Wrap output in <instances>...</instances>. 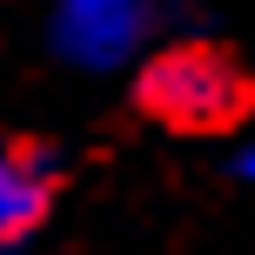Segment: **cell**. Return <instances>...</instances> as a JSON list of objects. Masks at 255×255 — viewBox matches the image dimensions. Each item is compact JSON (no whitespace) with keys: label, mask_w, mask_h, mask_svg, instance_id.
I'll return each instance as SVG.
<instances>
[{"label":"cell","mask_w":255,"mask_h":255,"mask_svg":"<svg viewBox=\"0 0 255 255\" xmlns=\"http://www.w3.org/2000/svg\"><path fill=\"white\" fill-rule=\"evenodd\" d=\"M54 195H61L54 154L27 141H0V249H20L27 235L47 229Z\"/></svg>","instance_id":"3957f363"},{"label":"cell","mask_w":255,"mask_h":255,"mask_svg":"<svg viewBox=\"0 0 255 255\" xmlns=\"http://www.w3.org/2000/svg\"><path fill=\"white\" fill-rule=\"evenodd\" d=\"M168 20V0H40L47 54L81 74L134 67Z\"/></svg>","instance_id":"7a4b0ae2"},{"label":"cell","mask_w":255,"mask_h":255,"mask_svg":"<svg viewBox=\"0 0 255 255\" xmlns=\"http://www.w3.org/2000/svg\"><path fill=\"white\" fill-rule=\"evenodd\" d=\"M134 101L175 134H235V121L255 108V81L235 54L208 47V40H181L141 61Z\"/></svg>","instance_id":"6da1fadb"},{"label":"cell","mask_w":255,"mask_h":255,"mask_svg":"<svg viewBox=\"0 0 255 255\" xmlns=\"http://www.w3.org/2000/svg\"><path fill=\"white\" fill-rule=\"evenodd\" d=\"M235 134H242V141H235V154H229V175L242 181V188H255V108L235 121Z\"/></svg>","instance_id":"277c9868"}]
</instances>
